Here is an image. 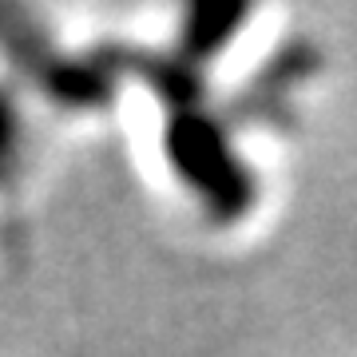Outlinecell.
<instances>
[{"mask_svg": "<svg viewBox=\"0 0 357 357\" xmlns=\"http://www.w3.org/2000/svg\"><path fill=\"white\" fill-rule=\"evenodd\" d=\"M167 151L175 163L178 178L195 187L191 195H203L206 206L215 211H243L250 203V183L238 163L234 147L218 123L199 107V112H178L171 119V135H167Z\"/></svg>", "mask_w": 357, "mask_h": 357, "instance_id": "obj_1", "label": "cell"}, {"mask_svg": "<svg viewBox=\"0 0 357 357\" xmlns=\"http://www.w3.org/2000/svg\"><path fill=\"white\" fill-rule=\"evenodd\" d=\"M16 147H20V119H16V107L8 103V91H0V178L13 171Z\"/></svg>", "mask_w": 357, "mask_h": 357, "instance_id": "obj_2", "label": "cell"}]
</instances>
